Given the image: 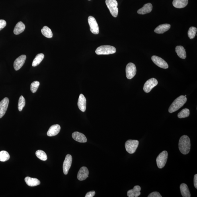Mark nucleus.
<instances>
[{
	"instance_id": "nucleus-1",
	"label": "nucleus",
	"mask_w": 197,
	"mask_h": 197,
	"mask_svg": "<svg viewBox=\"0 0 197 197\" xmlns=\"http://www.w3.org/2000/svg\"><path fill=\"white\" fill-rule=\"evenodd\" d=\"M179 149L183 155H187L190 152L191 149L190 138L188 136L184 135L179 140Z\"/></svg>"
},
{
	"instance_id": "nucleus-2",
	"label": "nucleus",
	"mask_w": 197,
	"mask_h": 197,
	"mask_svg": "<svg viewBox=\"0 0 197 197\" xmlns=\"http://www.w3.org/2000/svg\"><path fill=\"white\" fill-rule=\"evenodd\" d=\"M187 101L186 97L181 95L177 97L171 104L169 108V112L171 113L176 112L184 106Z\"/></svg>"
},
{
	"instance_id": "nucleus-3",
	"label": "nucleus",
	"mask_w": 197,
	"mask_h": 197,
	"mask_svg": "<svg viewBox=\"0 0 197 197\" xmlns=\"http://www.w3.org/2000/svg\"><path fill=\"white\" fill-rule=\"evenodd\" d=\"M116 48L110 45H102L97 48L95 53L97 55H108L115 53Z\"/></svg>"
},
{
	"instance_id": "nucleus-4",
	"label": "nucleus",
	"mask_w": 197,
	"mask_h": 197,
	"mask_svg": "<svg viewBox=\"0 0 197 197\" xmlns=\"http://www.w3.org/2000/svg\"><path fill=\"white\" fill-rule=\"evenodd\" d=\"M106 3L111 14L114 17L118 16V2L116 0H106Z\"/></svg>"
},
{
	"instance_id": "nucleus-5",
	"label": "nucleus",
	"mask_w": 197,
	"mask_h": 197,
	"mask_svg": "<svg viewBox=\"0 0 197 197\" xmlns=\"http://www.w3.org/2000/svg\"><path fill=\"white\" fill-rule=\"evenodd\" d=\"M139 141L136 140H128L125 144L126 151L131 154H133L136 152L139 145Z\"/></svg>"
},
{
	"instance_id": "nucleus-6",
	"label": "nucleus",
	"mask_w": 197,
	"mask_h": 197,
	"mask_svg": "<svg viewBox=\"0 0 197 197\" xmlns=\"http://www.w3.org/2000/svg\"><path fill=\"white\" fill-rule=\"evenodd\" d=\"M168 153L167 151H164L159 154L156 159L157 167L159 168L162 169L165 167L167 163Z\"/></svg>"
},
{
	"instance_id": "nucleus-7",
	"label": "nucleus",
	"mask_w": 197,
	"mask_h": 197,
	"mask_svg": "<svg viewBox=\"0 0 197 197\" xmlns=\"http://www.w3.org/2000/svg\"><path fill=\"white\" fill-rule=\"evenodd\" d=\"M126 77L128 79H132L136 75V69L133 63L130 62L127 64L126 69Z\"/></svg>"
},
{
	"instance_id": "nucleus-8",
	"label": "nucleus",
	"mask_w": 197,
	"mask_h": 197,
	"mask_svg": "<svg viewBox=\"0 0 197 197\" xmlns=\"http://www.w3.org/2000/svg\"><path fill=\"white\" fill-rule=\"evenodd\" d=\"M158 83L156 79L152 78L148 80L144 85L143 89L146 93H149Z\"/></svg>"
},
{
	"instance_id": "nucleus-9",
	"label": "nucleus",
	"mask_w": 197,
	"mask_h": 197,
	"mask_svg": "<svg viewBox=\"0 0 197 197\" xmlns=\"http://www.w3.org/2000/svg\"><path fill=\"white\" fill-rule=\"evenodd\" d=\"M88 22L90 26L91 32L93 34H98L99 28L96 19L93 16H89L88 18Z\"/></svg>"
},
{
	"instance_id": "nucleus-10",
	"label": "nucleus",
	"mask_w": 197,
	"mask_h": 197,
	"mask_svg": "<svg viewBox=\"0 0 197 197\" xmlns=\"http://www.w3.org/2000/svg\"><path fill=\"white\" fill-rule=\"evenodd\" d=\"M152 60L156 65L160 68H163V69H167L168 68V65L167 62L159 57L153 56H152Z\"/></svg>"
},
{
	"instance_id": "nucleus-11",
	"label": "nucleus",
	"mask_w": 197,
	"mask_h": 197,
	"mask_svg": "<svg viewBox=\"0 0 197 197\" xmlns=\"http://www.w3.org/2000/svg\"><path fill=\"white\" fill-rule=\"evenodd\" d=\"M72 161H73V157L71 155H67L66 156L63 164V172L65 175L68 174L69 169L71 167Z\"/></svg>"
},
{
	"instance_id": "nucleus-12",
	"label": "nucleus",
	"mask_w": 197,
	"mask_h": 197,
	"mask_svg": "<svg viewBox=\"0 0 197 197\" xmlns=\"http://www.w3.org/2000/svg\"><path fill=\"white\" fill-rule=\"evenodd\" d=\"M9 102V99L7 97H5L0 101V118L2 117L6 112Z\"/></svg>"
},
{
	"instance_id": "nucleus-13",
	"label": "nucleus",
	"mask_w": 197,
	"mask_h": 197,
	"mask_svg": "<svg viewBox=\"0 0 197 197\" xmlns=\"http://www.w3.org/2000/svg\"><path fill=\"white\" fill-rule=\"evenodd\" d=\"M26 56L25 55H22L17 58L14 63V67L15 71H18L22 67L25 63Z\"/></svg>"
},
{
	"instance_id": "nucleus-14",
	"label": "nucleus",
	"mask_w": 197,
	"mask_h": 197,
	"mask_svg": "<svg viewBox=\"0 0 197 197\" xmlns=\"http://www.w3.org/2000/svg\"><path fill=\"white\" fill-rule=\"evenodd\" d=\"M89 171L87 167H83L79 170L78 173L77 178L80 181L85 180L89 177Z\"/></svg>"
},
{
	"instance_id": "nucleus-15",
	"label": "nucleus",
	"mask_w": 197,
	"mask_h": 197,
	"mask_svg": "<svg viewBox=\"0 0 197 197\" xmlns=\"http://www.w3.org/2000/svg\"><path fill=\"white\" fill-rule=\"evenodd\" d=\"M77 105L79 109L81 112H85L86 108V99L82 94L80 95L78 100Z\"/></svg>"
},
{
	"instance_id": "nucleus-16",
	"label": "nucleus",
	"mask_w": 197,
	"mask_h": 197,
	"mask_svg": "<svg viewBox=\"0 0 197 197\" xmlns=\"http://www.w3.org/2000/svg\"><path fill=\"white\" fill-rule=\"evenodd\" d=\"M61 130L59 125L56 124H54L50 127L49 129L47 135L49 136H55L59 133Z\"/></svg>"
},
{
	"instance_id": "nucleus-17",
	"label": "nucleus",
	"mask_w": 197,
	"mask_h": 197,
	"mask_svg": "<svg viewBox=\"0 0 197 197\" xmlns=\"http://www.w3.org/2000/svg\"><path fill=\"white\" fill-rule=\"evenodd\" d=\"M72 136L76 141L81 142V143H85L87 141L86 137L82 133L79 132H75L72 134Z\"/></svg>"
},
{
	"instance_id": "nucleus-18",
	"label": "nucleus",
	"mask_w": 197,
	"mask_h": 197,
	"mask_svg": "<svg viewBox=\"0 0 197 197\" xmlns=\"http://www.w3.org/2000/svg\"><path fill=\"white\" fill-rule=\"evenodd\" d=\"M141 188L139 186H134L133 189L128 191L127 193L128 196L129 197H137L141 195L140 191Z\"/></svg>"
},
{
	"instance_id": "nucleus-19",
	"label": "nucleus",
	"mask_w": 197,
	"mask_h": 197,
	"mask_svg": "<svg viewBox=\"0 0 197 197\" xmlns=\"http://www.w3.org/2000/svg\"><path fill=\"white\" fill-rule=\"evenodd\" d=\"M153 9V6L151 3L146 4L142 8L138 10L137 13L140 14H145L151 12Z\"/></svg>"
},
{
	"instance_id": "nucleus-20",
	"label": "nucleus",
	"mask_w": 197,
	"mask_h": 197,
	"mask_svg": "<svg viewBox=\"0 0 197 197\" xmlns=\"http://www.w3.org/2000/svg\"><path fill=\"white\" fill-rule=\"evenodd\" d=\"M171 28V25L164 24L160 25L155 30V32L157 34H163L168 30Z\"/></svg>"
},
{
	"instance_id": "nucleus-21",
	"label": "nucleus",
	"mask_w": 197,
	"mask_h": 197,
	"mask_svg": "<svg viewBox=\"0 0 197 197\" xmlns=\"http://www.w3.org/2000/svg\"><path fill=\"white\" fill-rule=\"evenodd\" d=\"M25 182L28 186L34 187L40 184V181L38 179L27 177L25 179Z\"/></svg>"
},
{
	"instance_id": "nucleus-22",
	"label": "nucleus",
	"mask_w": 197,
	"mask_h": 197,
	"mask_svg": "<svg viewBox=\"0 0 197 197\" xmlns=\"http://www.w3.org/2000/svg\"><path fill=\"white\" fill-rule=\"evenodd\" d=\"M188 0H173V5L176 8H183L188 5Z\"/></svg>"
},
{
	"instance_id": "nucleus-23",
	"label": "nucleus",
	"mask_w": 197,
	"mask_h": 197,
	"mask_svg": "<svg viewBox=\"0 0 197 197\" xmlns=\"http://www.w3.org/2000/svg\"><path fill=\"white\" fill-rule=\"evenodd\" d=\"M180 190L181 195L183 197H190L191 194L187 185L182 183L180 185Z\"/></svg>"
},
{
	"instance_id": "nucleus-24",
	"label": "nucleus",
	"mask_w": 197,
	"mask_h": 197,
	"mask_svg": "<svg viewBox=\"0 0 197 197\" xmlns=\"http://www.w3.org/2000/svg\"><path fill=\"white\" fill-rule=\"evenodd\" d=\"M25 29V26L24 23L20 21L15 26L14 30V33L15 35L19 34L24 31Z\"/></svg>"
},
{
	"instance_id": "nucleus-25",
	"label": "nucleus",
	"mask_w": 197,
	"mask_h": 197,
	"mask_svg": "<svg viewBox=\"0 0 197 197\" xmlns=\"http://www.w3.org/2000/svg\"><path fill=\"white\" fill-rule=\"evenodd\" d=\"M175 52L179 57L182 59H185L186 57V50L183 46H178L175 48Z\"/></svg>"
},
{
	"instance_id": "nucleus-26",
	"label": "nucleus",
	"mask_w": 197,
	"mask_h": 197,
	"mask_svg": "<svg viewBox=\"0 0 197 197\" xmlns=\"http://www.w3.org/2000/svg\"><path fill=\"white\" fill-rule=\"evenodd\" d=\"M44 57V55L43 54L40 53L37 55L32 62V65L33 67H36L39 64H40L42 61V60H43Z\"/></svg>"
},
{
	"instance_id": "nucleus-27",
	"label": "nucleus",
	"mask_w": 197,
	"mask_h": 197,
	"mask_svg": "<svg viewBox=\"0 0 197 197\" xmlns=\"http://www.w3.org/2000/svg\"><path fill=\"white\" fill-rule=\"evenodd\" d=\"M42 33L45 37L48 38H51L53 37V33L51 30L48 26H45L41 30Z\"/></svg>"
},
{
	"instance_id": "nucleus-28",
	"label": "nucleus",
	"mask_w": 197,
	"mask_h": 197,
	"mask_svg": "<svg viewBox=\"0 0 197 197\" xmlns=\"http://www.w3.org/2000/svg\"><path fill=\"white\" fill-rule=\"evenodd\" d=\"M36 155L39 159L42 161H45L47 159V156L46 153L42 150H38L36 152Z\"/></svg>"
},
{
	"instance_id": "nucleus-29",
	"label": "nucleus",
	"mask_w": 197,
	"mask_h": 197,
	"mask_svg": "<svg viewBox=\"0 0 197 197\" xmlns=\"http://www.w3.org/2000/svg\"><path fill=\"white\" fill-rule=\"evenodd\" d=\"M10 158L9 154L6 151L0 152V161L5 162L8 160Z\"/></svg>"
},
{
	"instance_id": "nucleus-30",
	"label": "nucleus",
	"mask_w": 197,
	"mask_h": 197,
	"mask_svg": "<svg viewBox=\"0 0 197 197\" xmlns=\"http://www.w3.org/2000/svg\"><path fill=\"white\" fill-rule=\"evenodd\" d=\"M190 114V110L188 108L183 109L181 112L178 113V117L179 118H185L187 117Z\"/></svg>"
},
{
	"instance_id": "nucleus-31",
	"label": "nucleus",
	"mask_w": 197,
	"mask_h": 197,
	"mask_svg": "<svg viewBox=\"0 0 197 197\" xmlns=\"http://www.w3.org/2000/svg\"><path fill=\"white\" fill-rule=\"evenodd\" d=\"M197 31V29L195 27H191L189 28L188 32V35L189 38H190V39H192L195 38L196 34Z\"/></svg>"
},
{
	"instance_id": "nucleus-32",
	"label": "nucleus",
	"mask_w": 197,
	"mask_h": 197,
	"mask_svg": "<svg viewBox=\"0 0 197 197\" xmlns=\"http://www.w3.org/2000/svg\"><path fill=\"white\" fill-rule=\"evenodd\" d=\"M25 105V100L24 97L22 95L19 97L18 100V109L19 112H21L23 110V107Z\"/></svg>"
},
{
	"instance_id": "nucleus-33",
	"label": "nucleus",
	"mask_w": 197,
	"mask_h": 197,
	"mask_svg": "<svg viewBox=\"0 0 197 197\" xmlns=\"http://www.w3.org/2000/svg\"><path fill=\"white\" fill-rule=\"evenodd\" d=\"M40 83L38 81H34L30 85V90L32 92L34 93L37 90Z\"/></svg>"
},
{
	"instance_id": "nucleus-34",
	"label": "nucleus",
	"mask_w": 197,
	"mask_h": 197,
	"mask_svg": "<svg viewBox=\"0 0 197 197\" xmlns=\"http://www.w3.org/2000/svg\"><path fill=\"white\" fill-rule=\"evenodd\" d=\"M162 196L159 192H154L150 194L148 197H162Z\"/></svg>"
},
{
	"instance_id": "nucleus-35",
	"label": "nucleus",
	"mask_w": 197,
	"mask_h": 197,
	"mask_svg": "<svg viewBox=\"0 0 197 197\" xmlns=\"http://www.w3.org/2000/svg\"><path fill=\"white\" fill-rule=\"evenodd\" d=\"M6 25V22L3 19H0V31L5 27Z\"/></svg>"
},
{
	"instance_id": "nucleus-36",
	"label": "nucleus",
	"mask_w": 197,
	"mask_h": 197,
	"mask_svg": "<svg viewBox=\"0 0 197 197\" xmlns=\"http://www.w3.org/2000/svg\"><path fill=\"white\" fill-rule=\"evenodd\" d=\"M95 191H91L87 193L85 197H93L95 196Z\"/></svg>"
},
{
	"instance_id": "nucleus-37",
	"label": "nucleus",
	"mask_w": 197,
	"mask_h": 197,
	"mask_svg": "<svg viewBox=\"0 0 197 197\" xmlns=\"http://www.w3.org/2000/svg\"><path fill=\"white\" fill-rule=\"evenodd\" d=\"M194 185L196 189L197 188V175L196 174L194 177Z\"/></svg>"
},
{
	"instance_id": "nucleus-38",
	"label": "nucleus",
	"mask_w": 197,
	"mask_h": 197,
	"mask_svg": "<svg viewBox=\"0 0 197 197\" xmlns=\"http://www.w3.org/2000/svg\"><path fill=\"white\" fill-rule=\"evenodd\" d=\"M89 1H90V0H89Z\"/></svg>"
}]
</instances>
